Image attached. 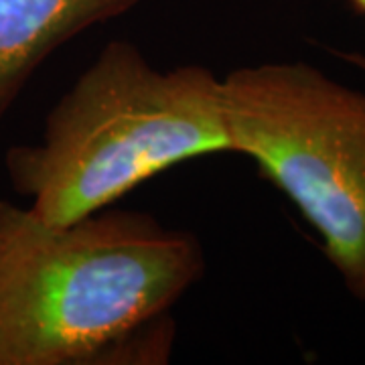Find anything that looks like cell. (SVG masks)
Returning <instances> with one entry per match:
<instances>
[{
	"instance_id": "cell-2",
	"label": "cell",
	"mask_w": 365,
	"mask_h": 365,
	"mask_svg": "<svg viewBox=\"0 0 365 365\" xmlns=\"http://www.w3.org/2000/svg\"><path fill=\"white\" fill-rule=\"evenodd\" d=\"M217 153H232L223 79L205 66L163 71L134 43L110 41L53 106L41 143L13 146L4 167L33 215L66 225Z\"/></svg>"
},
{
	"instance_id": "cell-3",
	"label": "cell",
	"mask_w": 365,
	"mask_h": 365,
	"mask_svg": "<svg viewBox=\"0 0 365 365\" xmlns=\"http://www.w3.org/2000/svg\"><path fill=\"white\" fill-rule=\"evenodd\" d=\"M222 79L232 153L297 205L347 292L365 300V91L302 61Z\"/></svg>"
},
{
	"instance_id": "cell-1",
	"label": "cell",
	"mask_w": 365,
	"mask_h": 365,
	"mask_svg": "<svg viewBox=\"0 0 365 365\" xmlns=\"http://www.w3.org/2000/svg\"><path fill=\"white\" fill-rule=\"evenodd\" d=\"M203 268L195 235L148 213L51 225L0 199V365L163 364Z\"/></svg>"
},
{
	"instance_id": "cell-5",
	"label": "cell",
	"mask_w": 365,
	"mask_h": 365,
	"mask_svg": "<svg viewBox=\"0 0 365 365\" xmlns=\"http://www.w3.org/2000/svg\"><path fill=\"white\" fill-rule=\"evenodd\" d=\"M343 61H347V63H351L353 67H357V69H361L365 71V55L364 53H355V51H337Z\"/></svg>"
},
{
	"instance_id": "cell-4",
	"label": "cell",
	"mask_w": 365,
	"mask_h": 365,
	"mask_svg": "<svg viewBox=\"0 0 365 365\" xmlns=\"http://www.w3.org/2000/svg\"><path fill=\"white\" fill-rule=\"evenodd\" d=\"M140 0H0V120L29 79L67 41Z\"/></svg>"
},
{
	"instance_id": "cell-6",
	"label": "cell",
	"mask_w": 365,
	"mask_h": 365,
	"mask_svg": "<svg viewBox=\"0 0 365 365\" xmlns=\"http://www.w3.org/2000/svg\"><path fill=\"white\" fill-rule=\"evenodd\" d=\"M349 4H351L353 9L357 11V13L365 14V0H347Z\"/></svg>"
}]
</instances>
